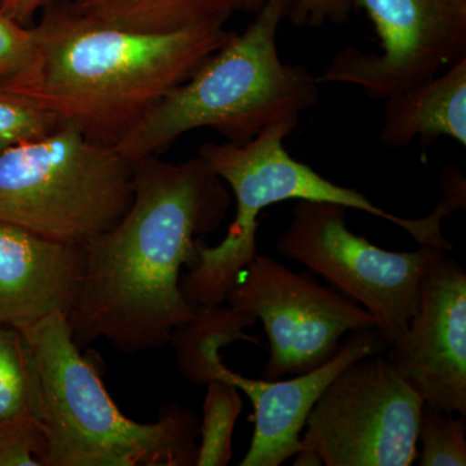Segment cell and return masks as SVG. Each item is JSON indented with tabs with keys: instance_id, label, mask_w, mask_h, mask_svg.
Returning <instances> with one entry per match:
<instances>
[{
	"instance_id": "obj_14",
	"label": "cell",
	"mask_w": 466,
	"mask_h": 466,
	"mask_svg": "<svg viewBox=\"0 0 466 466\" xmlns=\"http://www.w3.org/2000/svg\"><path fill=\"white\" fill-rule=\"evenodd\" d=\"M386 101L379 143L401 149L416 137H446L466 147V57Z\"/></svg>"
},
{
	"instance_id": "obj_5",
	"label": "cell",
	"mask_w": 466,
	"mask_h": 466,
	"mask_svg": "<svg viewBox=\"0 0 466 466\" xmlns=\"http://www.w3.org/2000/svg\"><path fill=\"white\" fill-rule=\"evenodd\" d=\"M299 122V118L275 122L248 143H207L198 149V157L208 170L231 187L236 217L226 238L216 247L198 241V265L180 278V290L191 305L202 308L226 302L227 293L242 269L258 254L260 211L279 202H332L400 227L420 245L440 249L450 247L441 233V219L434 211L420 219L394 216L357 189L330 182L291 157L284 142Z\"/></svg>"
},
{
	"instance_id": "obj_17",
	"label": "cell",
	"mask_w": 466,
	"mask_h": 466,
	"mask_svg": "<svg viewBox=\"0 0 466 466\" xmlns=\"http://www.w3.org/2000/svg\"><path fill=\"white\" fill-rule=\"evenodd\" d=\"M43 416L41 377L35 357L20 329L0 324V426Z\"/></svg>"
},
{
	"instance_id": "obj_6",
	"label": "cell",
	"mask_w": 466,
	"mask_h": 466,
	"mask_svg": "<svg viewBox=\"0 0 466 466\" xmlns=\"http://www.w3.org/2000/svg\"><path fill=\"white\" fill-rule=\"evenodd\" d=\"M134 198V162L73 125L0 155V220L85 245L110 231Z\"/></svg>"
},
{
	"instance_id": "obj_12",
	"label": "cell",
	"mask_w": 466,
	"mask_h": 466,
	"mask_svg": "<svg viewBox=\"0 0 466 466\" xmlns=\"http://www.w3.org/2000/svg\"><path fill=\"white\" fill-rule=\"evenodd\" d=\"M386 349L376 328L354 330L327 363L290 380L248 379L229 370L217 354L207 368V382L231 383L248 395L254 407L256 429L240 466H279L297 455L309 412L329 383L350 364Z\"/></svg>"
},
{
	"instance_id": "obj_1",
	"label": "cell",
	"mask_w": 466,
	"mask_h": 466,
	"mask_svg": "<svg viewBox=\"0 0 466 466\" xmlns=\"http://www.w3.org/2000/svg\"><path fill=\"white\" fill-rule=\"evenodd\" d=\"M231 196L200 157L134 162V198L110 231L86 242L81 291L67 320L79 348L106 339L125 354L162 348L198 315L180 290L198 262V236L216 231Z\"/></svg>"
},
{
	"instance_id": "obj_7",
	"label": "cell",
	"mask_w": 466,
	"mask_h": 466,
	"mask_svg": "<svg viewBox=\"0 0 466 466\" xmlns=\"http://www.w3.org/2000/svg\"><path fill=\"white\" fill-rule=\"evenodd\" d=\"M348 208L332 202L296 201L279 253L321 275L376 319L390 348L406 333L419 302L426 269L444 249L383 250L349 228Z\"/></svg>"
},
{
	"instance_id": "obj_24",
	"label": "cell",
	"mask_w": 466,
	"mask_h": 466,
	"mask_svg": "<svg viewBox=\"0 0 466 466\" xmlns=\"http://www.w3.org/2000/svg\"><path fill=\"white\" fill-rule=\"evenodd\" d=\"M55 2L57 0H0V12L26 25L36 14L45 11Z\"/></svg>"
},
{
	"instance_id": "obj_10",
	"label": "cell",
	"mask_w": 466,
	"mask_h": 466,
	"mask_svg": "<svg viewBox=\"0 0 466 466\" xmlns=\"http://www.w3.org/2000/svg\"><path fill=\"white\" fill-rule=\"evenodd\" d=\"M381 43L380 54L339 51L318 82L357 86L370 99L440 75L466 57V0H352Z\"/></svg>"
},
{
	"instance_id": "obj_11",
	"label": "cell",
	"mask_w": 466,
	"mask_h": 466,
	"mask_svg": "<svg viewBox=\"0 0 466 466\" xmlns=\"http://www.w3.org/2000/svg\"><path fill=\"white\" fill-rule=\"evenodd\" d=\"M443 251L422 278L406 333L386 359L425 404L466 416V271Z\"/></svg>"
},
{
	"instance_id": "obj_16",
	"label": "cell",
	"mask_w": 466,
	"mask_h": 466,
	"mask_svg": "<svg viewBox=\"0 0 466 466\" xmlns=\"http://www.w3.org/2000/svg\"><path fill=\"white\" fill-rule=\"evenodd\" d=\"M256 319L238 309L223 306H202L198 315L171 334L175 358L180 373L198 385L202 364L208 355L236 341L258 343L244 328L256 323Z\"/></svg>"
},
{
	"instance_id": "obj_9",
	"label": "cell",
	"mask_w": 466,
	"mask_h": 466,
	"mask_svg": "<svg viewBox=\"0 0 466 466\" xmlns=\"http://www.w3.org/2000/svg\"><path fill=\"white\" fill-rule=\"evenodd\" d=\"M226 302L262 321L269 342L265 380L323 366L339 351L345 334L377 325L366 309L336 288L263 254L242 269Z\"/></svg>"
},
{
	"instance_id": "obj_8",
	"label": "cell",
	"mask_w": 466,
	"mask_h": 466,
	"mask_svg": "<svg viewBox=\"0 0 466 466\" xmlns=\"http://www.w3.org/2000/svg\"><path fill=\"white\" fill-rule=\"evenodd\" d=\"M422 406L381 354L354 361L312 407L294 465H412Z\"/></svg>"
},
{
	"instance_id": "obj_20",
	"label": "cell",
	"mask_w": 466,
	"mask_h": 466,
	"mask_svg": "<svg viewBox=\"0 0 466 466\" xmlns=\"http://www.w3.org/2000/svg\"><path fill=\"white\" fill-rule=\"evenodd\" d=\"M63 122L38 104L0 87V155L5 150L47 137Z\"/></svg>"
},
{
	"instance_id": "obj_18",
	"label": "cell",
	"mask_w": 466,
	"mask_h": 466,
	"mask_svg": "<svg viewBox=\"0 0 466 466\" xmlns=\"http://www.w3.org/2000/svg\"><path fill=\"white\" fill-rule=\"evenodd\" d=\"M200 425L198 466H226L232 459V435L242 400L238 389L223 380L208 383Z\"/></svg>"
},
{
	"instance_id": "obj_21",
	"label": "cell",
	"mask_w": 466,
	"mask_h": 466,
	"mask_svg": "<svg viewBox=\"0 0 466 466\" xmlns=\"http://www.w3.org/2000/svg\"><path fill=\"white\" fill-rule=\"evenodd\" d=\"M47 452L41 420L24 417L0 426V466H46Z\"/></svg>"
},
{
	"instance_id": "obj_15",
	"label": "cell",
	"mask_w": 466,
	"mask_h": 466,
	"mask_svg": "<svg viewBox=\"0 0 466 466\" xmlns=\"http://www.w3.org/2000/svg\"><path fill=\"white\" fill-rule=\"evenodd\" d=\"M79 16L101 25L144 34L177 32L211 21H228L242 0H69Z\"/></svg>"
},
{
	"instance_id": "obj_23",
	"label": "cell",
	"mask_w": 466,
	"mask_h": 466,
	"mask_svg": "<svg viewBox=\"0 0 466 466\" xmlns=\"http://www.w3.org/2000/svg\"><path fill=\"white\" fill-rule=\"evenodd\" d=\"M352 0H293L287 16L296 26L343 24L349 20Z\"/></svg>"
},
{
	"instance_id": "obj_3",
	"label": "cell",
	"mask_w": 466,
	"mask_h": 466,
	"mask_svg": "<svg viewBox=\"0 0 466 466\" xmlns=\"http://www.w3.org/2000/svg\"><path fill=\"white\" fill-rule=\"evenodd\" d=\"M290 0H265L244 32L235 33L182 85L158 101L116 148L137 162L164 152L182 135L213 128L244 144L267 126L299 118L320 99L318 76L284 63L278 33Z\"/></svg>"
},
{
	"instance_id": "obj_2",
	"label": "cell",
	"mask_w": 466,
	"mask_h": 466,
	"mask_svg": "<svg viewBox=\"0 0 466 466\" xmlns=\"http://www.w3.org/2000/svg\"><path fill=\"white\" fill-rule=\"evenodd\" d=\"M34 32L29 66L0 87L112 146L235 34L226 21L167 34L128 32L57 2L42 12Z\"/></svg>"
},
{
	"instance_id": "obj_13",
	"label": "cell",
	"mask_w": 466,
	"mask_h": 466,
	"mask_svg": "<svg viewBox=\"0 0 466 466\" xmlns=\"http://www.w3.org/2000/svg\"><path fill=\"white\" fill-rule=\"evenodd\" d=\"M84 271V245L0 220V324L23 329L50 315L69 317Z\"/></svg>"
},
{
	"instance_id": "obj_19",
	"label": "cell",
	"mask_w": 466,
	"mask_h": 466,
	"mask_svg": "<svg viewBox=\"0 0 466 466\" xmlns=\"http://www.w3.org/2000/svg\"><path fill=\"white\" fill-rule=\"evenodd\" d=\"M466 422L464 416L437 410L424 403L420 412L417 441H421L420 466H465Z\"/></svg>"
},
{
	"instance_id": "obj_22",
	"label": "cell",
	"mask_w": 466,
	"mask_h": 466,
	"mask_svg": "<svg viewBox=\"0 0 466 466\" xmlns=\"http://www.w3.org/2000/svg\"><path fill=\"white\" fill-rule=\"evenodd\" d=\"M35 32L0 12V84L23 72L35 51Z\"/></svg>"
},
{
	"instance_id": "obj_4",
	"label": "cell",
	"mask_w": 466,
	"mask_h": 466,
	"mask_svg": "<svg viewBox=\"0 0 466 466\" xmlns=\"http://www.w3.org/2000/svg\"><path fill=\"white\" fill-rule=\"evenodd\" d=\"M20 330L41 377L46 466L196 465L200 422L193 410L171 404L158 421H134L82 355L66 315H50Z\"/></svg>"
},
{
	"instance_id": "obj_25",
	"label": "cell",
	"mask_w": 466,
	"mask_h": 466,
	"mask_svg": "<svg viewBox=\"0 0 466 466\" xmlns=\"http://www.w3.org/2000/svg\"><path fill=\"white\" fill-rule=\"evenodd\" d=\"M291 3L293 0H290V5ZM263 5H265V0H242V11L256 15Z\"/></svg>"
}]
</instances>
